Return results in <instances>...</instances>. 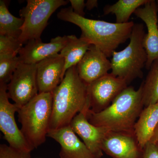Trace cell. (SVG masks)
I'll return each mask as SVG.
<instances>
[{
  "mask_svg": "<svg viewBox=\"0 0 158 158\" xmlns=\"http://www.w3.org/2000/svg\"><path fill=\"white\" fill-rule=\"evenodd\" d=\"M67 40L68 36H57L52 38L49 43L43 42L41 38L30 40L19 53L21 62L37 64L49 57L59 54Z\"/></svg>",
  "mask_w": 158,
  "mask_h": 158,
  "instance_id": "14",
  "label": "cell"
},
{
  "mask_svg": "<svg viewBox=\"0 0 158 158\" xmlns=\"http://www.w3.org/2000/svg\"><path fill=\"white\" fill-rule=\"evenodd\" d=\"M149 142L154 143V144H158V124L155 130L152 138Z\"/></svg>",
  "mask_w": 158,
  "mask_h": 158,
  "instance_id": "28",
  "label": "cell"
},
{
  "mask_svg": "<svg viewBox=\"0 0 158 158\" xmlns=\"http://www.w3.org/2000/svg\"><path fill=\"white\" fill-rule=\"evenodd\" d=\"M128 85L124 80L111 73L88 85L90 111L97 113L106 109Z\"/></svg>",
  "mask_w": 158,
  "mask_h": 158,
  "instance_id": "9",
  "label": "cell"
},
{
  "mask_svg": "<svg viewBox=\"0 0 158 158\" xmlns=\"http://www.w3.org/2000/svg\"><path fill=\"white\" fill-rule=\"evenodd\" d=\"M141 158H158V144L148 142L143 148Z\"/></svg>",
  "mask_w": 158,
  "mask_h": 158,
  "instance_id": "25",
  "label": "cell"
},
{
  "mask_svg": "<svg viewBox=\"0 0 158 158\" xmlns=\"http://www.w3.org/2000/svg\"><path fill=\"white\" fill-rule=\"evenodd\" d=\"M20 63L17 56L0 55V84H9Z\"/></svg>",
  "mask_w": 158,
  "mask_h": 158,
  "instance_id": "22",
  "label": "cell"
},
{
  "mask_svg": "<svg viewBox=\"0 0 158 158\" xmlns=\"http://www.w3.org/2000/svg\"><path fill=\"white\" fill-rule=\"evenodd\" d=\"M145 34L144 24L135 23L128 45L124 49L114 51L112 54L111 73L123 79L128 85L135 79L143 77L142 69L148 60L143 45Z\"/></svg>",
  "mask_w": 158,
  "mask_h": 158,
  "instance_id": "5",
  "label": "cell"
},
{
  "mask_svg": "<svg viewBox=\"0 0 158 158\" xmlns=\"http://www.w3.org/2000/svg\"><path fill=\"white\" fill-rule=\"evenodd\" d=\"M102 149L113 158H141L143 152L135 134L112 131L103 140Z\"/></svg>",
  "mask_w": 158,
  "mask_h": 158,
  "instance_id": "11",
  "label": "cell"
},
{
  "mask_svg": "<svg viewBox=\"0 0 158 158\" xmlns=\"http://www.w3.org/2000/svg\"><path fill=\"white\" fill-rule=\"evenodd\" d=\"M65 60L60 54L37 64V81L39 93H52L63 80Z\"/></svg>",
  "mask_w": 158,
  "mask_h": 158,
  "instance_id": "15",
  "label": "cell"
},
{
  "mask_svg": "<svg viewBox=\"0 0 158 158\" xmlns=\"http://www.w3.org/2000/svg\"><path fill=\"white\" fill-rule=\"evenodd\" d=\"M57 17L78 26L82 32L81 37L96 46L108 58L118 46L130 39L135 25L133 21L119 24L86 18L76 14L71 7L61 9Z\"/></svg>",
  "mask_w": 158,
  "mask_h": 158,
  "instance_id": "2",
  "label": "cell"
},
{
  "mask_svg": "<svg viewBox=\"0 0 158 158\" xmlns=\"http://www.w3.org/2000/svg\"><path fill=\"white\" fill-rule=\"evenodd\" d=\"M145 81L143 82L144 107L158 102V59L152 62Z\"/></svg>",
  "mask_w": 158,
  "mask_h": 158,
  "instance_id": "21",
  "label": "cell"
},
{
  "mask_svg": "<svg viewBox=\"0 0 158 158\" xmlns=\"http://www.w3.org/2000/svg\"><path fill=\"white\" fill-rule=\"evenodd\" d=\"M156 2L158 10V0L157 1H156Z\"/></svg>",
  "mask_w": 158,
  "mask_h": 158,
  "instance_id": "29",
  "label": "cell"
},
{
  "mask_svg": "<svg viewBox=\"0 0 158 158\" xmlns=\"http://www.w3.org/2000/svg\"><path fill=\"white\" fill-rule=\"evenodd\" d=\"M9 98L7 84H0V130L10 147L19 152L31 153L33 149L18 127L15 118L19 107L11 104Z\"/></svg>",
  "mask_w": 158,
  "mask_h": 158,
  "instance_id": "7",
  "label": "cell"
},
{
  "mask_svg": "<svg viewBox=\"0 0 158 158\" xmlns=\"http://www.w3.org/2000/svg\"><path fill=\"white\" fill-rule=\"evenodd\" d=\"M69 2L71 8L76 14L82 17H85V13L84 9L85 8V2L84 0H70Z\"/></svg>",
  "mask_w": 158,
  "mask_h": 158,
  "instance_id": "26",
  "label": "cell"
},
{
  "mask_svg": "<svg viewBox=\"0 0 158 158\" xmlns=\"http://www.w3.org/2000/svg\"><path fill=\"white\" fill-rule=\"evenodd\" d=\"M52 94L49 130L69 125L78 113L90 110L88 85L79 77L77 66L67 70L63 80Z\"/></svg>",
  "mask_w": 158,
  "mask_h": 158,
  "instance_id": "1",
  "label": "cell"
},
{
  "mask_svg": "<svg viewBox=\"0 0 158 158\" xmlns=\"http://www.w3.org/2000/svg\"><path fill=\"white\" fill-rule=\"evenodd\" d=\"M23 45L17 38L0 35V55L17 56Z\"/></svg>",
  "mask_w": 158,
  "mask_h": 158,
  "instance_id": "23",
  "label": "cell"
},
{
  "mask_svg": "<svg viewBox=\"0 0 158 158\" xmlns=\"http://www.w3.org/2000/svg\"><path fill=\"white\" fill-rule=\"evenodd\" d=\"M98 6V1L97 0H88L85 2V8L88 10H91Z\"/></svg>",
  "mask_w": 158,
  "mask_h": 158,
  "instance_id": "27",
  "label": "cell"
},
{
  "mask_svg": "<svg viewBox=\"0 0 158 158\" xmlns=\"http://www.w3.org/2000/svg\"><path fill=\"white\" fill-rule=\"evenodd\" d=\"M69 125L77 135L81 138L94 158L102 156V142L110 130L91 124L87 118V112H85L75 116Z\"/></svg>",
  "mask_w": 158,
  "mask_h": 158,
  "instance_id": "12",
  "label": "cell"
},
{
  "mask_svg": "<svg viewBox=\"0 0 158 158\" xmlns=\"http://www.w3.org/2000/svg\"><path fill=\"white\" fill-rule=\"evenodd\" d=\"M52 107V92L42 93L18 111L21 131L33 150L45 142L49 130Z\"/></svg>",
  "mask_w": 158,
  "mask_h": 158,
  "instance_id": "4",
  "label": "cell"
},
{
  "mask_svg": "<svg viewBox=\"0 0 158 158\" xmlns=\"http://www.w3.org/2000/svg\"><path fill=\"white\" fill-rule=\"evenodd\" d=\"M77 68L80 77L88 85L109 73L112 65L107 56L96 46L91 44Z\"/></svg>",
  "mask_w": 158,
  "mask_h": 158,
  "instance_id": "13",
  "label": "cell"
},
{
  "mask_svg": "<svg viewBox=\"0 0 158 158\" xmlns=\"http://www.w3.org/2000/svg\"><path fill=\"white\" fill-rule=\"evenodd\" d=\"M90 45L88 41L81 37L78 38L73 35L68 36L67 42L59 53L65 60L63 78L68 69L77 65Z\"/></svg>",
  "mask_w": 158,
  "mask_h": 158,
  "instance_id": "18",
  "label": "cell"
},
{
  "mask_svg": "<svg viewBox=\"0 0 158 158\" xmlns=\"http://www.w3.org/2000/svg\"><path fill=\"white\" fill-rule=\"evenodd\" d=\"M47 137L60 144V158H94L69 125L57 129L49 130Z\"/></svg>",
  "mask_w": 158,
  "mask_h": 158,
  "instance_id": "16",
  "label": "cell"
},
{
  "mask_svg": "<svg viewBox=\"0 0 158 158\" xmlns=\"http://www.w3.org/2000/svg\"><path fill=\"white\" fill-rule=\"evenodd\" d=\"M149 0H119L112 5H107L103 9L104 15L115 14L116 23L129 22L131 15L141 6H144Z\"/></svg>",
  "mask_w": 158,
  "mask_h": 158,
  "instance_id": "19",
  "label": "cell"
},
{
  "mask_svg": "<svg viewBox=\"0 0 158 158\" xmlns=\"http://www.w3.org/2000/svg\"><path fill=\"white\" fill-rule=\"evenodd\" d=\"M158 124V102L144 108L135 125V135L142 149L150 141Z\"/></svg>",
  "mask_w": 158,
  "mask_h": 158,
  "instance_id": "17",
  "label": "cell"
},
{
  "mask_svg": "<svg viewBox=\"0 0 158 158\" xmlns=\"http://www.w3.org/2000/svg\"><path fill=\"white\" fill-rule=\"evenodd\" d=\"M7 93L19 108L37 96V64L20 63L7 85Z\"/></svg>",
  "mask_w": 158,
  "mask_h": 158,
  "instance_id": "8",
  "label": "cell"
},
{
  "mask_svg": "<svg viewBox=\"0 0 158 158\" xmlns=\"http://www.w3.org/2000/svg\"><path fill=\"white\" fill-rule=\"evenodd\" d=\"M23 23V19L15 17L9 12L6 1H0V35L19 39Z\"/></svg>",
  "mask_w": 158,
  "mask_h": 158,
  "instance_id": "20",
  "label": "cell"
},
{
  "mask_svg": "<svg viewBox=\"0 0 158 158\" xmlns=\"http://www.w3.org/2000/svg\"><path fill=\"white\" fill-rule=\"evenodd\" d=\"M31 153H24L6 144L0 145V158H31Z\"/></svg>",
  "mask_w": 158,
  "mask_h": 158,
  "instance_id": "24",
  "label": "cell"
},
{
  "mask_svg": "<svg viewBox=\"0 0 158 158\" xmlns=\"http://www.w3.org/2000/svg\"><path fill=\"white\" fill-rule=\"evenodd\" d=\"M143 83L138 90L132 86L126 88L108 107L99 113L90 110L87 117L91 124L110 131L135 134V126L143 110Z\"/></svg>",
  "mask_w": 158,
  "mask_h": 158,
  "instance_id": "3",
  "label": "cell"
},
{
  "mask_svg": "<svg viewBox=\"0 0 158 158\" xmlns=\"http://www.w3.org/2000/svg\"><path fill=\"white\" fill-rule=\"evenodd\" d=\"M69 1L65 0H27V5L19 10L24 20L22 34L19 38L22 44L32 40L40 39L51 15Z\"/></svg>",
  "mask_w": 158,
  "mask_h": 158,
  "instance_id": "6",
  "label": "cell"
},
{
  "mask_svg": "<svg viewBox=\"0 0 158 158\" xmlns=\"http://www.w3.org/2000/svg\"><path fill=\"white\" fill-rule=\"evenodd\" d=\"M158 12L156 2L149 0L142 8H138L134 14L146 24L148 30L143 39V45L147 53L145 68L149 70L152 62L158 59Z\"/></svg>",
  "mask_w": 158,
  "mask_h": 158,
  "instance_id": "10",
  "label": "cell"
}]
</instances>
